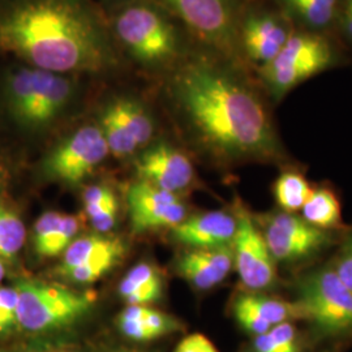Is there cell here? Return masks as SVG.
I'll return each mask as SVG.
<instances>
[{
    "label": "cell",
    "instance_id": "obj_2",
    "mask_svg": "<svg viewBox=\"0 0 352 352\" xmlns=\"http://www.w3.org/2000/svg\"><path fill=\"white\" fill-rule=\"evenodd\" d=\"M0 52L60 75L98 74L113 62L101 24L81 0L0 1Z\"/></svg>",
    "mask_w": 352,
    "mask_h": 352
},
{
    "label": "cell",
    "instance_id": "obj_29",
    "mask_svg": "<svg viewBox=\"0 0 352 352\" xmlns=\"http://www.w3.org/2000/svg\"><path fill=\"white\" fill-rule=\"evenodd\" d=\"M63 218V214L58 212H46L42 214L32 230V247L33 252L42 257L43 252L46 250L49 241H50L52 234L60 225V221Z\"/></svg>",
    "mask_w": 352,
    "mask_h": 352
},
{
    "label": "cell",
    "instance_id": "obj_38",
    "mask_svg": "<svg viewBox=\"0 0 352 352\" xmlns=\"http://www.w3.org/2000/svg\"><path fill=\"white\" fill-rule=\"evenodd\" d=\"M6 261L0 257V285H1V282H3V279L6 277V264H4Z\"/></svg>",
    "mask_w": 352,
    "mask_h": 352
},
{
    "label": "cell",
    "instance_id": "obj_4",
    "mask_svg": "<svg viewBox=\"0 0 352 352\" xmlns=\"http://www.w3.org/2000/svg\"><path fill=\"white\" fill-rule=\"evenodd\" d=\"M19 294V327L46 333L72 325L94 304L93 294H80L39 279L20 278L13 285Z\"/></svg>",
    "mask_w": 352,
    "mask_h": 352
},
{
    "label": "cell",
    "instance_id": "obj_28",
    "mask_svg": "<svg viewBox=\"0 0 352 352\" xmlns=\"http://www.w3.org/2000/svg\"><path fill=\"white\" fill-rule=\"evenodd\" d=\"M80 230V221L76 215L63 214V218L60 221V225L52 234L50 241L43 252L45 258L56 257L59 254H63L64 251L71 245V243L76 239V235Z\"/></svg>",
    "mask_w": 352,
    "mask_h": 352
},
{
    "label": "cell",
    "instance_id": "obj_24",
    "mask_svg": "<svg viewBox=\"0 0 352 352\" xmlns=\"http://www.w3.org/2000/svg\"><path fill=\"white\" fill-rule=\"evenodd\" d=\"M111 103L124 122L138 146L141 148L149 144L154 133V124L145 109L138 102L129 98H119Z\"/></svg>",
    "mask_w": 352,
    "mask_h": 352
},
{
    "label": "cell",
    "instance_id": "obj_22",
    "mask_svg": "<svg viewBox=\"0 0 352 352\" xmlns=\"http://www.w3.org/2000/svg\"><path fill=\"white\" fill-rule=\"evenodd\" d=\"M100 128L109 146V151L113 153L115 157L118 158L129 157L139 149L138 144L129 133L124 122L115 110L113 103H110L102 113Z\"/></svg>",
    "mask_w": 352,
    "mask_h": 352
},
{
    "label": "cell",
    "instance_id": "obj_35",
    "mask_svg": "<svg viewBox=\"0 0 352 352\" xmlns=\"http://www.w3.org/2000/svg\"><path fill=\"white\" fill-rule=\"evenodd\" d=\"M174 352H219L213 342L204 334L195 333L182 340Z\"/></svg>",
    "mask_w": 352,
    "mask_h": 352
},
{
    "label": "cell",
    "instance_id": "obj_1",
    "mask_svg": "<svg viewBox=\"0 0 352 352\" xmlns=\"http://www.w3.org/2000/svg\"><path fill=\"white\" fill-rule=\"evenodd\" d=\"M171 96L190 139L214 164H294L269 104L232 68L196 58L176 72Z\"/></svg>",
    "mask_w": 352,
    "mask_h": 352
},
{
    "label": "cell",
    "instance_id": "obj_36",
    "mask_svg": "<svg viewBox=\"0 0 352 352\" xmlns=\"http://www.w3.org/2000/svg\"><path fill=\"white\" fill-rule=\"evenodd\" d=\"M337 20L343 34L352 43V0H340Z\"/></svg>",
    "mask_w": 352,
    "mask_h": 352
},
{
    "label": "cell",
    "instance_id": "obj_37",
    "mask_svg": "<svg viewBox=\"0 0 352 352\" xmlns=\"http://www.w3.org/2000/svg\"><path fill=\"white\" fill-rule=\"evenodd\" d=\"M10 182H11V167L0 155V193L8 187Z\"/></svg>",
    "mask_w": 352,
    "mask_h": 352
},
{
    "label": "cell",
    "instance_id": "obj_32",
    "mask_svg": "<svg viewBox=\"0 0 352 352\" xmlns=\"http://www.w3.org/2000/svg\"><path fill=\"white\" fill-rule=\"evenodd\" d=\"M115 200H116V196L113 189L103 184L90 186L88 189H85L82 195L84 209H85V213L88 214V217H91L93 214L100 212L102 208L107 206Z\"/></svg>",
    "mask_w": 352,
    "mask_h": 352
},
{
    "label": "cell",
    "instance_id": "obj_33",
    "mask_svg": "<svg viewBox=\"0 0 352 352\" xmlns=\"http://www.w3.org/2000/svg\"><path fill=\"white\" fill-rule=\"evenodd\" d=\"M118 325L120 327L122 333L131 340L145 342V340L158 338V336L151 330V327H146L142 321L139 320H128V318L119 317Z\"/></svg>",
    "mask_w": 352,
    "mask_h": 352
},
{
    "label": "cell",
    "instance_id": "obj_21",
    "mask_svg": "<svg viewBox=\"0 0 352 352\" xmlns=\"http://www.w3.org/2000/svg\"><path fill=\"white\" fill-rule=\"evenodd\" d=\"M289 17L309 30H322L337 21L340 0H277Z\"/></svg>",
    "mask_w": 352,
    "mask_h": 352
},
{
    "label": "cell",
    "instance_id": "obj_18",
    "mask_svg": "<svg viewBox=\"0 0 352 352\" xmlns=\"http://www.w3.org/2000/svg\"><path fill=\"white\" fill-rule=\"evenodd\" d=\"M300 212L305 222L320 230L340 232L343 228L340 196L330 187L312 188Z\"/></svg>",
    "mask_w": 352,
    "mask_h": 352
},
{
    "label": "cell",
    "instance_id": "obj_3",
    "mask_svg": "<svg viewBox=\"0 0 352 352\" xmlns=\"http://www.w3.org/2000/svg\"><path fill=\"white\" fill-rule=\"evenodd\" d=\"M75 97V81L69 76L26 64L10 67L0 78L1 110L12 126L24 133H39L50 128Z\"/></svg>",
    "mask_w": 352,
    "mask_h": 352
},
{
    "label": "cell",
    "instance_id": "obj_10",
    "mask_svg": "<svg viewBox=\"0 0 352 352\" xmlns=\"http://www.w3.org/2000/svg\"><path fill=\"white\" fill-rule=\"evenodd\" d=\"M238 231L232 243L234 267L247 292H266L278 285V266L266 247L253 215L239 208Z\"/></svg>",
    "mask_w": 352,
    "mask_h": 352
},
{
    "label": "cell",
    "instance_id": "obj_17",
    "mask_svg": "<svg viewBox=\"0 0 352 352\" xmlns=\"http://www.w3.org/2000/svg\"><path fill=\"white\" fill-rule=\"evenodd\" d=\"M164 294V280L151 264L133 266L119 285V295L128 305H148L158 302Z\"/></svg>",
    "mask_w": 352,
    "mask_h": 352
},
{
    "label": "cell",
    "instance_id": "obj_5",
    "mask_svg": "<svg viewBox=\"0 0 352 352\" xmlns=\"http://www.w3.org/2000/svg\"><path fill=\"white\" fill-rule=\"evenodd\" d=\"M337 62V52L318 33H292L277 56L261 67V80L269 97L280 102L291 90Z\"/></svg>",
    "mask_w": 352,
    "mask_h": 352
},
{
    "label": "cell",
    "instance_id": "obj_20",
    "mask_svg": "<svg viewBox=\"0 0 352 352\" xmlns=\"http://www.w3.org/2000/svg\"><path fill=\"white\" fill-rule=\"evenodd\" d=\"M123 247H126L123 240L113 236H103L97 234L81 236L74 240L71 245L64 251L62 263L56 269V274L63 277L65 273L71 272L77 266L85 264L103 253Z\"/></svg>",
    "mask_w": 352,
    "mask_h": 352
},
{
    "label": "cell",
    "instance_id": "obj_12",
    "mask_svg": "<svg viewBox=\"0 0 352 352\" xmlns=\"http://www.w3.org/2000/svg\"><path fill=\"white\" fill-rule=\"evenodd\" d=\"M202 39L228 49L235 41V16L231 0H164Z\"/></svg>",
    "mask_w": 352,
    "mask_h": 352
},
{
    "label": "cell",
    "instance_id": "obj_15",
    "mask_svg": "<svg viewBox=\"0 0 352 352\" xmlns=\"http://www.w3.org/2000/svg\"><path fill=\"white\" fill-rule=\"evenodd\" d=\"M291 34L289 23L272 12L252 13L241 28L244 50L260 67L270 63L277 56Z\"/></svg>",
    "mask_w": 352,
    "mask_h": 352
},
{
    "label": "cell",
    "instance_id": "obj_9",
    "mask_svg": "<svg viewBox=\"0 0 352 352\" xmlns=\"http://www.w3.org/2000/svg\"><path fill=\"white\" fill-rule=\"evenodd\" d=\"M109 153L100 126H81L46 154L41 173L49 180L76 186L90 175Z\"/></svg>",
    "mask_w": 352,
    "mask_h": 352
},
{
    "label": "cell",
    "instance_id": "obj_34",
    "mask_svg": "<svg viewBox=\"0 0 352 352\" xmlns=\"http://www.w3.org/2000/svg\"><path fill=\"white\" fill-rule=\"evenodd\" d=\"M118 209H119V204H118V200H115L111 204H109L107 206L102 208L100 212L89 217L93 228L97 230L98 232H107V231L113 230L116 223Z\"/></svg>",
    "mask_w": 352,
    "mask_h": 352
},
{
    "label": "cell",
    "instance_id": "obj_13",
    "mask_svg": "<svg viewBox=\"0 0 352 352\" xmlns=\"http://www.w3.org/2000/svg\"><path fill=\"white\" fill-rule=\"evenodd\" d=\"M136 173L140 180L176 195L196 182L195 167L188 157L166 142L142 153L136 162Z\"/></svg>",
    "mask_w": 352,
    "mask_h": 352
},
{
    "label": "cell",
    "instance_id": "obj_30",
    "mask_svg": "<svg viewBox=\"0 0 352 352\" xmlns=\"http://www.w3.org/2000/svg\"><path fill=\"white\" fill-rule=\"evenodd\" d=\"M19 294L14 286H0V337L12 333L19 327L17 318Z\"/></svg>",
    "mask_w": 352,
    "mask_h": 352
},
{
    "label": "cell",
    "instance_id": "obj_19",
    "mask_svg": "<svg viewBox=\"0 0 352 352\" xmlns=\"http://www.w3.org/2000/svg\"><path fill=\"white\" fill-rule=\"evenodd\" d=\"M278 209L286 213L298 214L308 200L312 186L300 168L294 164L282 168L272 187Z\"/></svg>",
    "mask_w": 352,
    "mask_h": 352
},
{
    "label": "cell",
    "instance_id": "obj_23",
    "mask_svg": "<svg viewBox=\"0 0 352 352\" xmlns=\"http://www.w3.org/2000/svg\"><path fill=\"white\" fill-rule=\"evenodd\" d=\"M26 228L21 217L11 208L0 205V257L13 260L23 250Z\"/></svg>",
    "mask_w": 352,
    "mask_h": 352
},
{
    "label": "cell",
    "instance_id": "obj_16",
    "mask_svg": "<svg viewBox=\"0 0 352 352\" xmlns=\"http://www.w3.org/2000/svg\"><path fill=\"white\" fill-rule=\"evenodd\" d=\"M176 273L197 291L219 286L234 269L232 247L219 250H189L179 256Z\"/></svg>",
    "mask_w": 352,
    "mask_h": 352
},
{
    "label": "cell",
    "instance_id": "obj_8",
    "mask_svg": "<svg viewBox=\"0 0 352 352\" xmlns=\"http://www.w3.org/2000/svg\"><path fill=\"white\" fill-rule=\"evenodd\" d=\"M115 33L139 62L157 65L168 62L177 51L175 29L148 6H131L115 20Z\"/></svg>",
    "mask_w": 352,
    "mask_h": 352
},
{
    "label": "cell",
    "instance_id": "obj_39",
    "mask_svg": "<svg viewBox=\"0 0 352 352\" xmlns=\"http://www.w3.org/2000/svg\"><path fill=\"white\" fill-rule=\"evenodd\" d=\"M52 352H71V351H52Z\"/></svg>",
    "mask_w": 352,
    "mask_h": 352
},
{
    "label": "cell",
    "instance_id": "obj_27",
    "mask_svg": "<svg viewBox=\"0 0 352 352\" xmlns=\"http://www.w3.org/2000/svg\"><path fill=\"white\" fill-rule=\"evenodd\" d=\"M119 317L142 321L146 327H151V330L158 336V338L164 334L175 331L180 327V324L176 321L175 318L162 314L157 309L149 308L148 305H128Z\"/></svg>",
    "mask_w": 352,
    "mask_h": 352
},
{
    "label": "cell",
    "instance_id": "obj_14",
    "mask_svg": "<svg viewBox=\"0 0 352 352\" xmlns=\"http://www.w3.org/2000/svg\"><path fill=\"white\" fill-rule=\"evenodd\" d=\"M236 231L238 213L214 210L187 217L171 228V236L189 250H219L232 247Z\"/></svg>",
    "mask_w": 352,
    "mask_h": 352
},
{
    "label": "cell",
    "instance_id": "obj_31",
    "mask_svg": "<svg viewBox=\"0 0 352 352\" xmlns=\"http://www.w3.org/2000/svg\"><path fill=\"white\" fill-rule=\"evenodd\" d=\"M340 248L329 265L342 283L352 291V231L340 238Z\"/></svg>",
    "mask_w": 352,
    "mask_h": 352
},
{
    "label": "cell",
    "instance_id": "obj_25",
    "mask_svg": "<svg viewBox=\"0 0 352 352\" xmlns=\"http://www.w3.org/2000/svg\"><path fill=\"white\" fill-rule=\"evenodd\" d=\"M253 352H302L296 327L291 321L282 322L272 327L267 333L256 336Z\"/></svg>",
    "mask_w": 352,
    "mask_h": 352
},
{
    "label": "cell",
    "instance_id": "obj_6",
    "mask_svg": "<svg viewBox=\"0 0 352 352\" xmlns=\"http://www.w3.org/2000/svg\"><path fill=\"white\" fill-rule=\"evenodd\" d=\"M296 300L304 320L327 337H352V291L330 265L315 267L296 280Z\"/></svg>",
    "mask_w": 352,
    "mask_h": 352
},
{
    "label": "cell",
    "instance_id": "obj_7",
    "mask_svg": "<svg viewBox=\"0 0 352 352\" xmlns=\"http://www.w3.org/2000/svg\"><path fill=\"white\" fill-rule=\"evenodd\" d=\"M253 218L277 266L292 267L311 263L340 241L338 232L314 227L299 214L277 209Z\"/></svg>",
    "mask_w": 352,
    "mask_h": 352
},
{
    "label": "cell",
    "instance_id": "obj_11",
    "mask_svg": "<svg viewBox=\"0 0 352 352\" xmlns=\"http://www.w3.org/2000/svg\"><path fill=\"white\" fill-rule=\"evenodd\" d=\"M132 227L136 232L157 228H174L187 218V206L173 192L139 180L126 192Z\"/></svg>",
    "mask_w": 352,
    "mask_h": 352
},
{
    "label": "cell",
    "instance_id": "obj_26",
    "mask_svg": "<svg viewBox=\"0 0 352 352\" xmlns=\"http://www.w3.org/2000/svg\"><path fill=\"white\" fill-rule=\"evenodd\" d=\"M124 253H126V247L103 253L101 256L65 273L63 277L78 285L94 283L98 279L104 277L109 272H111L116 264L122 260Z\"/></svg>",
    "mask_w": 352,
    "mask_h": 352
}]
</instances>
